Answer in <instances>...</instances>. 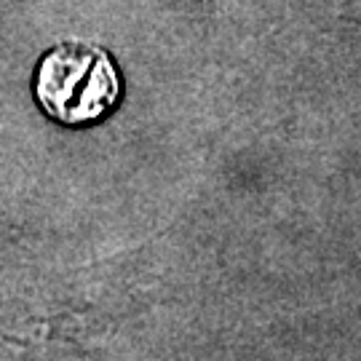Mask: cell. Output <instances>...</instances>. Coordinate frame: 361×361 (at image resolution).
I'll list each match as a JSON object with an SVG mask.
<instances>
[{"label": "cell", "instance_id": "1", "mask_svg": "<svg viewBox=\"0 0 361 361\" xmlns=\"http://www.w3.org/2000/svg\"><path fill=\"white\" fill-rule=\"evenodd\" d=\"M35 99L46 116L65 126L102 121L121 99V75L113 56L83 40L54 46L35 70Z\"/></svg>", "mask_w": 361, "mask_h": 361}]
</instances>
